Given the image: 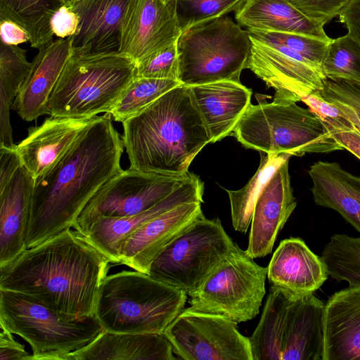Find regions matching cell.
I'll return each mask as SVG.
<instances>
[{
    "label": "cell",
    "instance_id": "obj_1",
    "mask_svg": "<svg viewBox=\"0 0 360 360\" xmlns=\"http://www.w3.org/2000/svg\"><path fill=\"white\" fill-rule=\"evenodd\" d=\"M124 148L110 113L91 119L65 155L35 181L27 248L74 228L91 198L123 170Z\"/></svg>",
    "mask_w": 360,
    "mask_h": 360
},
{
    "label": "cell",
    "instance_id": "obj_2",
    "mask_svg": "<svg viewBox=\"0 0 360 360\" xmlns=\"http://www.w3.org/2000/svg\"><path fill=\"white\" fill-rule=\"evenodd\" d=\"M72 229L0 266V290L33 297L69 319L94 316L111 262Z\"/></svg>",
    "mask_w": 360,
    "mask_h": 360
},
{
    "label": "cell",
    "instance_id": "obj_3",
    "mask_svg": "<svg viewBox=\"0 0 360 360\" xmlns=\"http://www.w3.org/2000/svg\"><path fill=\"white\" fill-rule=\"evenodd\" d=\"M130 167L165 176H186L211 135L190 86L180 84L122 122Z\"/></svg>",
    "mask_w": 360,
    "mask_h": 360
},
{
    "label": "cell",
    "instance_id": "obj_4",
    "mask_svg": "<svg viewBox=\"0 0 360 360\" xmlns=\"http://www.w3.org/2000/svg\"><path fill=\"white\" fill-rule=\"evenodd\" d=\"M186 300L184 291L147 274L122 271L103 279L94 316L105 331L163 333Z\"/></svg>",
    "mask_w": 360,
    "mask_h": 360
},
{
    "label": "cell",
    "instance_id": "obj_5",
    "mask_svg": "<svg viewBox=\"0 0 360 360\" xmlns=\"http://www.w3.org/2000/svg\"><path fill=\"white\" fill-rule=\"evenodd\" d=\"M325 304L314 293L271 286L249 338L253 360H323Z\"/></svg>",
    "mask_w": 360,
    "mask_h": 360
},
{
    "label": "cell",
    "instance_id": "obj_6",
    "mask_svg": "<svg viewBox=\"0 0 360 360\" xmlns=\"http://www.w3.org/2000/svg\"><path fill=\"white\" fill-rule=\"evenodd\" d=\"M136 63L120 52L72 51L52 91L49 115L91 119L110 113L136 76Z\"/></svg>",
    "mask_w": 360,
    "mask_h": 360
},
{
    "label": "cell",
    "instance_id": "obj_7",
    "mask_svg": "<svg viewBox=\"0 0 360 360\" xmlns=\"http://www.w3.org/2000/svg\"><path fill=\"white\" fill-rule=\"evenodd\" d=\"M233 135L245 148L266 154L302 156L344 150L317 115L291 101L250 104Z\"/></svg>",
    "mask_w": 360,
    "mask_h": 360
},
{
    "label": "cell",
    "instance_id": "obj_8",
    "mask_svg": "<svg viewBox=\"0 0 360 360\" xmlns=\"http://www.w3.org/2000/svg\"><path fill=\"white\" fill-rule=\"evenodd\" d=\"M0 326L30 345L32 360H63L105 331L95 316L69 319L33 297L6 290H0Z\"/></svg>",
    "mask_w": 360,
    "mask_h": 360
},
{
    "label": "cell",
    "instance_id": "obj_9",
    "mask_svg": "<svg viewBox=\"0 0 360 360\" xmlns=\"http://www.w3.org/2000/svg\"><path fill=\"white\" fill-rule=\"evenodd\" d=\"M248 30L221 17L182 32L177 41L179 80L193 86L219 81L240 82L251 53Z\"/></svg>",
    "mask_w": 360,
    "mask_h": 360
},
{
    "label": "cell",
    "instance_id": "obj_10",
    "mask_svg": "<svg viewBox=\"0 0 360 360\" xmlns=\"http://www.w3.org/2000/svg\"><path fill=\"white\" fill-rule=\"evenodd\" d=\"M219 218L202 216L155 258L151 277L193 295L235 247Z\"/></svg>",
    "mask_w": 360,
    "mask_h": 360
},
{
    "label": "cell",
    "instance_id": "obj_11",
    "mask_svg": "<svg viewBox=\"0 0 360 360\" xmlns=\"http://www.w3.org/2000/svg\"><path fill=\"white\" fill-rule=\"evenodd\" d=\"M267 267L258 265L236 244L188 300L189 309L226 316L236 323L253 319L266 293Z\"/></svg>",
    "mask_w": 360,
    "mask_h": 360
},
{
    "label": "cell",
    "instance_id": "obj_12",
    "mask_svg": "<svg viewBox=\"0 0 360 360\" xmlns=\"http://www.w3.org/2000/svg\"><path fill=\"white\" fill-rule=\"evenodd\" d=\"M186 176H165L129 167L111 178L91 198L73 229L83 234L101 218H119L148 210L183 184Z\"/></svg>",
    "mask_w": 360,
    "mask_h": 360
},
{
    "label": "cell",
    "instance_id": "obj_13",
    "mask_svg": "<svg viewBox=\"0 0 360 360\" xmlns=\"http://www.w3.org/2000/svg\"><path fill=\"white\" fill-rule=\"evenodd\" d=\"M163 333L185 360H253L249 338L224 316L184 309Z\"/></svg>",
    "mask_w": 360,
    "mask_h": 360
},
{
    "label": "cell",
    "instance_id": "obj_14",
    "mask_svg": "<svg viewBox=\"0 0 360 360\" xmlns=\"http://www.w3.org/2000/svg\"><path fill=\"white\" fill-rule=\"evenodd\" d=\"M247 68L275 90L274 100L301 101L323 89L322 68L282 45L269 44L252 37Z\"/></svg>",
    "mask_w": 360,
    "mask_h": 360
},
{
    "label": "cell",
    "instance_id": "obj_15",
    "mask_svg": "<svg viewBox=\"0 0 360 360\" xmlns=\"http://www.w3.org/2000/svg\"><path fill=\"white\" fill-rule=\"evenodd\" d=\"M181 33L176 0H138L124 27L119 52L137 63L177 41Z\"/></svg>",
    "mask_w": 360,
    "mask_h": 360
},
{
    "label": "cell",
    "instance_id": "obj_16",
    "mask_svg": "<svg viewBox=\"0 0 360 360\" xmlns=\"http://www.w3.org/2000/svg\"><path fill=\"white\" fill-rule=\"evenodd\" d=\"M203 182L197 175L189 173L181 185L148 210L128 217L99 219L83 235L111 263L120 264V248L129 235L146 222L176 206L186 202H203Z\"/></svg>",
    "mask_w": 360,
    "mask_h": 360
},
{
    "label": "cell",
    "instance_id": "obj_17",
    "mask_svg": "<svg viewBox=\"0 0 360 360\" xmlns=\"http://www.w3.org/2000/svg\"><path fill=\"white\" fill-rule=\"evenodd\" d=\"M201 203L180 205L143 224L122 243L120 264L148 274L151 263L164 248L204 216Z\"/></svg>",
    "mask_w": 360,
    "mask_h": 360
},
{
    "label": "cell",
    "instance_id": "obj_18",
    "mask_svg": "<svg viewBox=\"0 0 360 360\" xmlns=\"http://www.w3.org/2000/svg\"><path fill=\"white\" fill-rule=\"evenodd\" d=\"M138 0H79L73 51L81 53L119 52L122 33Z\"/></svg>",
    "mask_w": 360,
    "mask_h": 360
},
{
    "label": "cell",
    "instance_id": "obj_19",
    "mask_svg": "<svg viewBox=\"0 0 360 360\" xmlns=\"http://www.w3.org/2000/svg\"><path fill=\"white\" fill-rule=\"evenodd\" d=\"M288 162L289 160L278 167L255 202L245 250L253 259L271 253L278 233L297 206Z\"/></svg>",
    "mask_w": 360,
    "mask_h": 360
},
{
    "label": "cell",
    "instance_id": "obj_20",
    "mask_svg": "<svg viewBox=\"0 0 360 360\" xmlns=\"http://www.w3.org/2000/svg\"><path fill=\"white\" fill-rule=\"evenodd\" d=\"M35 181L22 164L11 177L0 180V266L27 249Z\"/></svg>",
    "mask_w": 360,
    "mask_h": 360
},
{
    "label": "cell",
    "instance_id": "obj_21",
    "mask_svg": "<svg viewBox=\"0 0 360 360\" xmlns=\"http://www.w3.org/2000/svg\"><path fill=\"white\" fill-rule=\"evenodd\" d=\"M72 41L73 36L59 38L39 49L11 107L24 120L49 115V101L72 53Z\"/></svg>",
    "mask_w": 360,
    "mask_h": 360
},
{
    "label": "cell",
    "instance_id": "obj_22",
    "mask_svg": "<svg viewBox=\"0 0 360 360\" xmlns=\"http://www.w3.org/2000/svg\"><path fill=\"white\" fill-rule=\"evenodd\" d=\"M91 119L51 116L27 129L15 148L22 165L35 180L43 176L68 151Z\"/></svg>",
    "mask_w": 360,
    "mask_h": 360
},
{
    "label": "cell",
    "instance_id": "obj_23",
    "mask_svg": "<svg viewBox=\"0 0 360 360\" xmlns=\"http://www.w3.org/2000/svg\"><path fill=\"white\" fill-rule=\"evenodd\" d=\"M328 277L321 257L300 238L281 240L267 266L271 286L293 293H314Z\"/></svg>",
    "mask_w": 360,
    "mask_h": 360
},
{
    "label": "cell",
    "instance_id": "obj_24",
    "mask_svg": "<svg viewBox=\"0 0 360 360\" xmlns=\"http://www.w3.org/2000/svg\"><path fill=\"white\" fill-rule=\"evenodd\" d=\"M323 360H360V288L335 292L325 304Z\"/></svg>",
    "mask_w": 360,
    "mask_h": 360
},
{
    "label": "cell",
    "instance_id": "obj_25",
    "mask_svg": "<svg viewBox=\"0 0 360 360\" xmlns=\"http://www.w3.org/2000/svg\"><path fill=\"white\" fill-rule=\"evenodd\" d=\"M195 103L212 137V143L234 129L251 104L252 91L240 82L219 81L190 86Z\"/></svg>",
    "mask_w": 360,
    "mask_h": 360
},
{
    "label": "cell",
    "instance_id": "obj_26",
    "mask_svg": "<svg viewBox=\"0 0 360 360\" xmlns=\"http://www.w3.org/2000/svg\"><path fill=\"white\" fill-rule=\"evenodd\" d=\"M308 174L316 205L338 212L360 233V176L337 162L317 161Z\"/></svg>",
    "mask_w": 360,
    "mask_h": 360
},
{
    "label": "cell",
    "instance_id": "obj_27",
    "mask_svg": "<svg viewBox=\"0 0 360 360\" xmlns=\"http://www.w3.org/2000/svg\"><path fill=\"white\" fill-rule=\"evenodd\" d=\"M172 347L164 333L103 332L91 344L63 360H172Z\"/></svg>",
    "mask_w": 360,
    "mask_h": 360
},
{
    "label": "cell",
    "instance_id": "obj_28",
    "mask_svg": "<svg viewBox=\"0 0 360 360\" xmlns=\"http://www.w3.org/2000/svg\"><path fill=\"white\" fill-rule=\"evenodd\" d=\"M248 29L295 33L330 41L323 25L311 20L287 0H245L235 12Z\"/></svg>",
    "mask_w": 360,
    "mask_h": 360
},
{
    "label": "cell",
    "instance_id": "obj_29",
    "mask_svg": "<svg viewBox=\"0 0 360 360\" xmlns=\"http://www.w3.org/2000/svg\"><path fill=\"white\" fill-rule=\"evenodd\" d=\"M31 63L18 45L0 46V147H15L10 123V110L28 75Z\"/></svg>",
    "mask_w": 360,
    "mask_h": 360
},
{
    "label": "cell",
    "instance_id": "obj_30",
    "mask_svg": "<svg viewBox=\"0 0 360 360\" xmlns=\"http://www.w3.org/2000/svg\"><path fill=\"white\" fill-rule=\"evenodd\" d=\"M60 0H0V19L11 20L30 36V46L40 49L53 41L50 20Z\"/></svg>",
    "mask_w": 360,
    "mask_h": 360
},
{
    "label": "cell",
    "instance_id": "obj_31",
    "mask_svg": "<svg viewBox=\"0 0 360 360\" xmlns=\"http://www.w3.org/2000/svg\"><path fill=\"white\" fill-rule=\"evenodd\" d=\"M290 156L286 153L261 156L258 169L244 187L237 191L226 190L230 200L232 224L236 231L247 232L259 194L278 167Z\"/></svg>",
    "mask_w": 360,
    "mask_h": 360
},
{
    "label": "cell",
    "instance_id": "obj_32",
    "mask_svg": "<svg viewBox=\"0 0 360 360\" xmlns=\"http://www.w3.org/2000/svg\"><path fill=\"white\" fill-rule=\"evenodd\" d=\"M321 257L328 276L347 281L350 288H360V237L331 236Z\"/></svg>",
    "mask_w": 360,
    "mask_h": 360
},
{
    "label": "cell",
    "instance_id": "obj_33",
    "mask_svg": "<svg viewBox=\"0 0 360 360\" xmlns=\"http://www.w3.org/2000/svg\"><path fill=\"white\" fill-rule=\"evenodd\" d=\"M180 84L178 80L135 76L110 114L115 121L122 123Z\"/></svg>",
    "mask_w": 360,
    "mask_h": 360
},
{
    "label": "cell",
    "instance_id": "obj_34",
    "mask_svg": "<svg viewBox=\"0 0 360 360\" xmlns=\"http://www.w3.org/2000/svg\"><path fill=\"white\" fill-rule=\"evenodd\" d=\"M322 71L330 80L360 82V46L347 34L332 39Z\"/></svg>",
    "mask_w": 360,
    "mask_h": 360
},
{
    "label": "cell",
    "instance_id": "obj_35",
    "mask_svg": "<svg viewBox=\"0 0 360 360\" xmlns=\"http://www.w3.org/2000/svg\"><path fill=\"white\" fill-rule=\"evenodd\" d=\"M250 37L269 44L286 46L322 68L329 43L303 34L247 29Z\"/></svg>",
    "mask_w": 360,
    "mask_h": 360
},
{
    "label": "cell",
    "instance_id": "obj_36",
    "mask_svg": "<svg viewBox=\"0 0 360 360\" xmlns=\"http://www.w3.org/2000/svg\"><path fill=\"white\" fill-rule=\"evenodd\" d=\"M245 0H176L182 32L238 11Z\"/></svg>",
    "mask_w": 360,
    "mask_h": 360
},
{
    "label": "cell",
    "instance_id": "obj_37",
    "mask_svg": "<svg viewBox=\"0 0 360 360\" xmlns=\"http://www.w3.org/2000/svg\"><path fill=\"white\" fill-rule=\"evenodd\" d=\"M320 94L360 127V82L326 79Z\"/></svg>",
    "mask_w": 360,
    "mask_h": 360
},
{
    "label": "cell",
    "instance_id": "obj_38",
    "mask_svg": "<svg viewBox=\"0 0 360 360\" xmlns=\"http://www.w3.org/2000/svg\"><path fill=\"white\" fill-rule=\"evenodd\" d=\"M136 76L179 81L177 41L137 63Z\"/></svg>",
    "mask_w": 360,
    "mask_h": 360
},
{
    "label": "cell",
    "instance_id": "obj_39",
    "mask_svg": "<svg viewBox=\"0 0 360 360\" xmlns=\"http://www.w3.org/2000/svg\"><path fill=\"white\" fill-rule=\"evenodd\" d=\"M311 20L323 26L353 0H287Z\"/></svg>",
    "mask_w": 360,
    "mask_h": 360
},
{
    "label": "cell",
    "instance_id": "obj_40",
    "mask_svg": "<svg viewBox=\"0 0 360 360\" xmlns=\"http://www.w3.org/2000/svg\"><path fill=\"white\" fill-rule=\"evenodd\" d=\"M323 122L334 140L360 160V127L345 117Z\"/></svg>",
    "mask_w": 360,
    "mask_h": 360
},
{
    "label": "cell",
    "instance_id": "obj_41",
    "mask_svg": "<svg viewBox=\"0 0 360 360\" xmlns=\"http://www.w3.org/2000/svg\"><path fill=\"white\" fill-rule=\"evenodd\" d=\"M50 25L53 35L66 38L76 34L79 26V16L72 8L62 4L51 18Z\"/></svg>",
    "mask_w": 360,
    "mask_h": 360
},
{
    "label": "cell",
    "instance_id": "obj_42",
    "mask_svg": "<svg viewBox=\"0 0 360 360\" xmlns=\"http://www.w3.org/2000/svg\"><path fill=\"white\" fill-rule=\"evenodd\" d=\"M309 109L317 115L322 121L339 120L345 117L343 113L333 103L326 101L317 90L302 99Z\"/></svg>",
    "mask_w": 360,
    "mask_h": 360
},
{
    "label": "cell",
    "instance_id": "obj_43",
    "mask_svg": "<svg viewBox=\"0 0 360 360\" xmlns=\"http://www.w3.org/2000/svg\"><path fill=\"white\" fill-rule=\"evenodd\" d=\"M0 327V360H32V354L14 338L13 334Z\"/></svg>",
    "mask_w": 360,
    "mask_h": 360
},
{
    "label": "cell",
    "instance_id": "obj_44",
    "mask_svg": "<svg viewBox=\"0 0 360 360\" xmlns=\"http://www.w3.org/2000/svg\"><path fill=\"white\" fill-rule=\"evenodd\" d=\"M338 16L347 34L360 46V0H353Z\"/></svg>",
    "mask_w": 360,
    "mask_h": 360
},
{
    "label": "cell",
    "instance_id": "obj_45",
    "mask_svg": "<svg viewBox=\"0 0 360 360\" xmlns=\"http://www.w3.org/2000/svg\"><path fill=\"white\" fill-rule=\"evenodd\" d=\"M0 36L1 43L7 45H19L30 41L29 33L22 26L6 18L0 19Z\"/></svg>",
    "mask_w": 360,
    "mask_h": 360
},
{
    "label": "cell",
    "instance_id": "obj_46",
    "mask_svg": "<svg viewBox=\"0 0 360 360\" xmlns=\"http://www.w3.org/2000/svg\"><path fill=\"white\" fill-rule=\"evenodd\" d=\"M61 4L72 7L79 0H60Z\"/></svg>",
    "mask_w": 360,
    "mask_h": 360
}]
</instances>
